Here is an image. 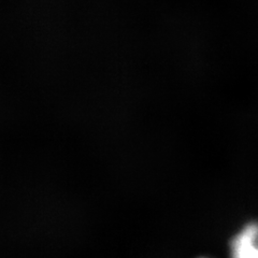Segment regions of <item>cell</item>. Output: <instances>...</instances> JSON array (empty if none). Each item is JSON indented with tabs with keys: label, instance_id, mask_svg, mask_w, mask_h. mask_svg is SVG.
I'll return each mask as SVG.
<instances>
[{
	"label": "cell",
	"instance_id": "cell-1",
	"mask_svg": "<svg viewBox=\"0 0 258 258\" xmlns=\"http://www.w3.org/2000/svg\"><path fill=\"white\" fill-rule=\"evenodd\" d=\"M230 258H258V223L246 225L232 239Z\"/></svg>",
	"mask_w": 258,
	"mask_h": 258
},
{
	"label": "cell",
	"instance_id": "cell-2",
	"mask_svg": "<svg viewBox=\"0 0 258 258\" xmlns=\"http://www.w3.org/2000/svg\"><path fill=\"white\" fill-rule=\"evenodd\" d=\"M203 258H206V257H203Z\"/></svg>",
	"mask_w": 258,
	"mask_h": 258
}]
</instances>
